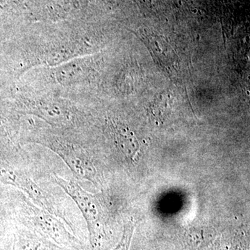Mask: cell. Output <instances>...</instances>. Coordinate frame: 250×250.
Returning a JSON list of instances; mask_svg holds the SVG:
<instances>
[{"label": "cell", "instance_id": "4", "mask_svg": "<svg viewBox=\"0 0 250 250\" xmlns=\"http://www.w3.org/2000/svg\"><path fill=\"white\" fill-rule=\"evenodd\" d=\"M141 38L159 66L170 75H175L179 69L178 58L167 41L164 38L154 35H146Z\"/></svg>", "mask_w": 250, "mask_h": 250}, {"label": "cell", "instance_id": "7", "mask_svg": "<svg viewBox=\"0 0 250 250\" xmlns=\"http://www.w3.org/2000/svg\"><path fill=\"white\" fill-rule=\"evenodd\" d=\"M169 111H170V106H169L168 100L164 98L157 99L151 106V113L154 116V119L157 121H164Z\"/></svg>", "mask_w": 250, "mask_h": 250}, {"label": "cell", "instance_id": "5", "mask_svg": "<svg viewBox=\"0 0 250 250\" xmlns=\"http://www.w3.org/2000/svg\"><path fill=\"white\" fill-rule=\"evenodd\" d=\"M111 131L117 148L128 161L134 162L139 154L140 144L136 135L126 125L111 121Z\"/></svg>", "mask_w": 250, "mask_h": 250}, {"label": "cell", "instance_id": "1", "mask_svg": "<svg viewBox=\"0 0 250 250\" xmlns=\"http://www.w3.org/2000/svg\"><path fill=\"white\" fill-rule=\"evenodd\" d=\"M56 183L75 202L84 217L89 231L90 242L93 250L98 249L106 238L108 212L100 195L87 192L72 180L55 176Z\"/></svg>", "mask_w": 250, "mask_h": 250}, {"label": "cell", "instance_id": "6", "mask_svg": "<svg viewBox=\"0 0 250 250\" xmlns=\"http://www.w3.org/2000/svg\"><path fill=\"white\" fill-rule=\"evenodd\" d=\"M17 250H65L49 240L46 239L36 231L22 229L18 236Z\"/></svg>", "mask_w": 250, "mask_h": 250}, {"label": "cell", "instance_id": "2", "mask_svg": "<svg viewBox=\"0 0 250 250\" xmlns=\"http://www.w3.org/2000/svg\"><path fill=\"white\" fill-rule=\"evenodd\" d=\"M22 216L29 227L34 229V231L46 239L62 248L82 249L81 242L67 230L57 215L39 208L30 201L24 200Z\"/></svg>", "mask_w": 250, "mask_h": 250}, {"label": "cell", "instance_id": "3", "mask_svg": "<svg viewBox=\"0 0 250 250\" xmlns=\"http://www.w3.org/2000/svg\"><path fill=\"white\" fill-rule=\"evenodd\" d=\"M49 147L57 153L78 178L98 184V175L93 159L81 147L67 143L54 142Z\"/></svg>", "mask_w": 250, "mask_h": 250}, {"label": "cell", "instance_id": "8", "mask_svg": "<svg viewBox=\"0 0 250 250\" xmlns=\"http://www.w3.org/2000/svg\"><path fill=\"white\" fill-rule=\"evenodd\" d=\"M134 231V225L132 222H129L125 225L121 241L113 250H129Z\"/></svg>", "mask_w": 250, "mask_h": 250}]
</instances>
